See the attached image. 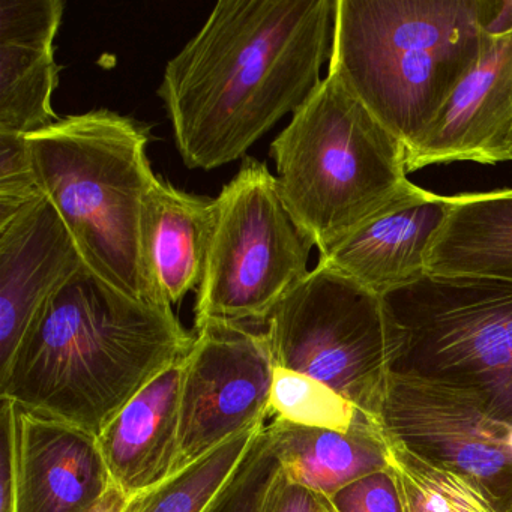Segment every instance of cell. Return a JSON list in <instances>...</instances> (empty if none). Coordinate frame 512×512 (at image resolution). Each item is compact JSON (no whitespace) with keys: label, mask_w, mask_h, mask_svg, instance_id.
<instances>
[{"label":"cell","mask_w":512,"mask_h":512,"mask_svg":"<svg viewBox=\"0 0 512 512\" xmlns=\"http://www.w3.org/2000/svg\"><path fill=\"white\" fill-rule=\"evenodd\" d=\"M335 0H221L167 62L158 95L191 170L247 157L322 83Z\"/></svg>","instance_id":"cell-1"},{"label":"cell","mask_w":512,"mask_h":512,"mask_svg":"<svg viewBox=\"0 0 512 512\" xmlns=\"http://www.w3.org/2000/svg\"><path fill=\"white\" fill-rule=\"evenodd\" d=\"M194 338L170 305L133 298L83 265L0 370V398L98 436Z\"/></svg>","instance_id":"cell-2"},{"label":"cell","mask_w":512,"mask_h":512,"mask_svg":"<svg viewBox=\"0 0 512 512\" xmlns=\"http://www.w3.org/2000/svg\"><path fill=\"white\" fill-rule=\"evenodd\" d=\"M502 0H335L328 73L409 148L467 71Z\"/></svg>","instance_id":"cell-3"},{"label":"cell","mask_w":512,"mask_h":512,"mask_svg":"<svg viewBox=\"0 0 512 512\" xmlns=\"http://www.w3.org/2000/svg\"><path fill=\"white\" fill-rule=\"evenodd\" d=\"M269 154L284 205L319 256L419 188L406 145L331 73Z\"/></svg>","instance_id":"cell-4"},{"label":"cell","mask_w":512,"mask_h":512,"mask_svg":"<svg viewBox=\"0 0 512 512\" xmlns=\"http://www.w3.org/2000/svg\"><path fill=\"white\" fill-rule=\"evenodd\" d=\"M26 139L38 185L83 263L115 289L154 302L140 260L143 200L157 176L148 158V128L98 109L65 116Z\"/></svg>","instance_id":"cell-5"},{"label":"cell","mask_w":512,"mask_h":512,"mask_svg":"<svg viewBox=\"0 0 512 512\" xmlns=\"http://www.w3.org/2000/svg\"><path fill=\"white\" fill-rule=\"evenodd\" d=\"M382 299L389 374L451 389L512 425V281L427 274Z\"/></svg>","instance_id":"cell-6"},{"label":"cell","mask_w":512,"mask_h":512,"mask_svg":"<svg viewBox=\"0 0 512 512\" xmlns=\"http://www.w3.org/2000/svg\"><path fill=\"white\" fill-rule=\"evenodd\" d=\"M217 206L206 271L197 289L196 328L209 320L265 325L310 272L313 244L284 205L277 176L256 158H242Z\"/></svg>","instance_id":"cell-7"},{"label":"cell","mask_w":512,"mask_h":512,"mask_svg":"<svg viewBox=\"0 0 512 512\" xmlns=\"http://www.w3.org/2000/svg\"><path fill=\"white\" fill-rule=\"evenodd\" d=\"M263 332L275 367L325 383L379 421L389 377L382 296L317 263L275 307Z\"/></svg>","instance_id":"cell-8"},{"label":"cell","mask_w":512,"mask_h":512,"mask_svg":"<svg viewBox=\"0 0 512 512\" xmlns=\"http://www.w3.org/2000/svg\"><path fill=\"white\" fill-rule=\"evenodd\" d=\"M184 359L176 472L266 424L275 364L265 332L209 320Z\"/></svg>","instance_id":"cell-9"},{"label":"cell","mask_w":512,"mask_h":512,"mask_svg":"<svg viewBox=\"0 0 512 512\" xmlns=\"http://www.w3.org/2000/svg\"><path fill=\"white\" fill-rule=\"evenodd\" d=\"M379 421L386 439L475 479L511 509L512 425L458 392L397 374H389Z\"/></svg>","instance_id":"cell-10"},{"label":"cell","mask_w":512,"mask_h":512,"mask_svg":"<svg viewBox=\"0 0 512 512\" xmlns=\"http://www.w3.org/2000/svg\"><path fill=\"white\" fill-rule=\"evenodd\" d=\"M512 161V0L430 127L407 148V172L433 164Z\"/></svg>","instance_id":"cell-11"},{"label":"cell","mask_w":512,"mask_h":512,"mask_svg":"<svg viewBox=\"0 0 512 512\" xmlns=\"http://www.w3.org/2000/svg\"><path fill=\"white\" fill-rule=\"evenodd\" d=\"M17 512H89L113 487L97 434L14 403Z\"/></svg>","instance_id":"cell-12"},{"label":"cell","mask_w":512,"mask_h":512,"mask_svg":"<svg viewBox=\"0 0 512 512\" xmlns=\"http://www.w3.org/2000/svg\"><path fill=\"white\" fill-rule=\"evenodd\" d=\"M83 265L46 196L0 224V370L38 311Z\"/></svg>","instance_id":"cell-13"},{"label":"cell","mask_w":512,"mask_h":512,"mask_svg":"<svg viewBox=\"0 0 512 512\" xmlns=\"http://www.w3.org/2000/svg\"><path fill=\"white\" fill-rule=\"evenodd\" d=\"M451 203L452 197L418 188L328 253L320 254L319 263L383 298L427 275L428 253Z\"/></svg>","instance_id":"cell-14"},{"label":"cell","mask_w":512,"mask_h":512,"mask_svg":"<svg viewBox=\"0 0 512 512\" xmlns=\"http://www.w3.org/2000/svg\"><path fill=\"white\" fill-rule=\"evenodd\" d=\"M62 0H0V131L31 134L58 122L55 61Z\"/></svg>","instance_id":"cell-15"},{"label":"cell","mask_w":512,"mask_h":512,"mask_svg":"<svg viewBox=\"0 0 512 512\" xmlns=\"http://www.w3.org/2000/svg\"><path fill=\"white\" fill-rule=\"evenodd\" d=\"M217 212V199L185 193L155 176L140 217V260L151 301L173 307L197 292Z\"/></svg>","instance_id":"cell-16"},{"label":"cell","mask_w":512,"mask_h":512,"mask_svg":"<svg viewBox=\"0 0 512 512\" xmlns=\"http://www.w3.org/2000/svg\"><path fill=\"white\" fill-rule=\"evenodd\" d=\"M184 359L158 374L98 434L113 487L130 499L176 473Z\"/></svg>","instance_id":"cell-17"},{"label":"cell","mask_w":512,"mask_h":512,"mask_svg":"<svg viewBox=\"0 0 512 512\" xmlns=\"http://www.w3.org/2000/svg\"><path fill=\"white\" fill-rule=\"evenodd\" d=\"M266 430L286 478L325 499L350 482L389 467L388 440L377 428L344 433L272 419Z\"/></svg>","instance_id":"cell-18"},{"label":"cell","mask_w":512,"mask_h":512,"mask_svg":"<svg viewBox=\"0 0 512 512\" xmlns=\"http://www.w3.org/2000/svg\"><path fill=\"white\" fill-rule=\"evenodd\" d=\"M427 274L512 281V188L452 196L428 253Z\"/></svg>","instance_id":"cell-19"},{"label":"cell","mask_w":512,"mask_h":512,"mask_svg":"<svg viewBox=\"0 0 512 512\" xmlns=\"http://www.w3.org/2000/svg\"><path fill=\"white\" fill-rule=\"evenodd\" d=\"M386 440L404 512H509L475 479Z\"/></svg>","instance_id":"cell-20"},{"label":"cell","mask_w":512,"mask_h":512,"mask_svg":"<svg viewBox=\"0 0 512 512\" xmlns=\"http://www.w3.org/2000/svg\"><path fill=\"white\" fill-rule=\"evenodd\" d=\"M265 425V424H263ZM253 428L215 448L190 466L137 496L124 512H203L226 484L250 448L257 431Z\"/></svg>","instance_id":"cell-21"},{"label":"cell","mask_w":512,"mask_h":512,"mask_svg":"<svg viewBox=\"0 0 512 512\" xmlns=\"http://www.w3.org/2000/svg\"><path fill=\"white\" fill-rule=\"evenodd\" d=\"M268 418L344 433L361 428L382 430L377 419L362 412L325 383L280 367H275L274 371Z\"/></svg>","instance_id":"cell-22"},{"label":"cell","mask_w":512,"mask_h":512,"mask_svg":"<svg viewBox=\"0 0 512 512\" xmlns=\"http://www.w3.org/2000/svg\"><path fill=\"white\" fill-rule=\"evenodd\" d=\"M280 473L281 463L265 424L203 512H262Z\"/></svg>","instance_id":"cell-23"},{"label":"cell","mask_w":512,"mask_h":512,"mask_svg":"<svg viewBox=\"0 0 512 512\" xmlns=\"http://www.w3.org/2000/svg\"><path fill=\"white\" fill-rule=\"evenodd\" d=\"M43 196L25 134L0 131V224Z\"/></svg>","instance_id":"cell-24"},{"label":"cell","mask_w":512,"mask_h":512,"mask_svg":"<svg viewBox=\"0 0 512 512\" xmlns=\"http://www.w3.org/2000/svg\"><path fill=\"white\" fill-rule=\"evenodd\" d=\"M325 503L331 512H404L400 488L391 466L350 482L326 497Z\"/></svg>","instance_id":"cell-25"},{"label":"cell","mask_w":512,"mask_h":512,"mask_svg":"<svg viewBox=\"0 0 512 512\" xmlns=\"http://www.w3.org/2000/svg\"><path fill=\"white\" fill-rule=\"evenodd\" d=\"M0 512H17L14 403L8 398H0Z\"/></svg>","instance_id":"cell-26"},{"label":"cell","mask_w":512,"mask_h":512,"mask_svg":"<svg viewBox=\"0 0 512 512\" xmlns=\"http://www.w3.org/2000/svg\"><path fill=\"white\" fill-rule=\"evenodd\" d=\"M323 497L304 485L289 481L283 472L278 475L262 512H320Z\"/></svg>","instance_id":"cell-27"},{"label":"cell","mask_w":512,"mask_h":512,"mask_svg":"<svg viewBox=\"0 0 512 512\" xmlns=\"http://www.w3.org/2000/svg\"><path fill=\"white\" fill-rule=\"evenodd\" d=\"M128 500L130 497L127 494L122 493L119 488L112 487L89 512H124Z\"/></svg>","instance_id":"cell-28"},{"label":"cell","mask_w":512,"mask_h":512,"mask_svg":"<svg viewBox=\"0 0 512 512\" xmlns=\"http://www.w3.org/2000/svg\"><path fill=\"white\" fill-rule=\"evenodd\" d=\"M320 512H331V509H329L328 505L325 503V499H323V506L322 509H320Z\"/></svg>","instance_id":"cell-29"},{"label":"cell","mask_w":512,"mask_h":512,"mask_svg":"<svg viewBox=\"0 0 512 512\" xmlns=\"http://www.w3.org/2000/svg\"><path fill=\"white\" fill-rule=\"evenodd\" d=\"M509 512H512V506H511V509H509Z\"/></svg>","instance_id":"cell-30"}]
</instances>
